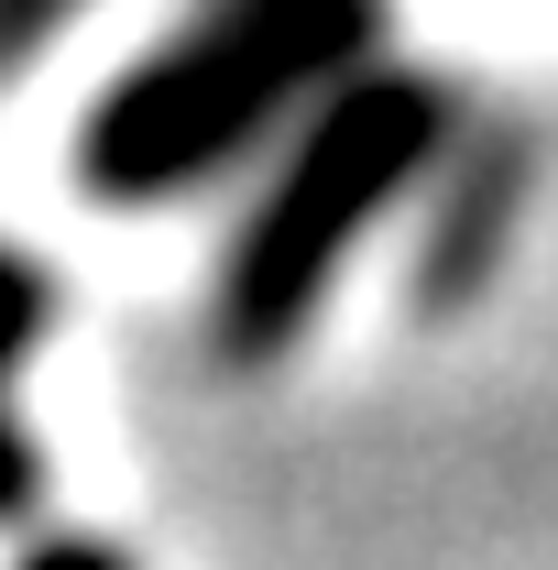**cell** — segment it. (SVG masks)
<instances>
[{"instance_id": "3957f363", "label": "cell", "mask_w": 558, "mask_h": 570, "mask_svg": "<svg viewBox=\"0 0 558 570\" xmlns=\"http://www.w3.org/2000/svg\"><path fill=\"white\" fill-rule=\"evenodd\" d=\"M526 209V154L504 132H460V154L438 165V187H427V253H417V296L427 307H460L471 285L492 275V253H504V230Z\"/></svg>"}, {"instance_id": "5b68a950", "label": "cell", "mask_w": 558, "mask_h": 570, "mask_svg": "<svg viewBox=\"0 0 558 570\" xmlns=\"http://www.w3.org/2000/svg\"><path fill=\"white\" fill-rule=\"evenodd\" d=\"M44 504V450H33V428L0 406V527H22Z\"/></svg>"}, {"instance_id": "8992f818", "label": "cell", "mask_w": 558, "mask_h": 570, "mask_svg": "<svg viewBox=\"0 0 558 570\" xmlns=\"http://www.w3.org/2000/svg\"><path fill=\"white\" fill-rule=\"evenodd\" d=\"M88 0H0V67H22V56H44L56 33H67Z\"/></svg>"}, {"instance_id": "52a82bcc", "label": "cell", "mask_w": 558, "mask_h": 570, "mask_svg": "<svg viewBox=\"0 0 558 570\" xmlns=\"http://www.w3.org/2000/svg\"><path fill=\"white\" fill-rule=\"evenodd\" d=\"M11 570H132V560H121L110 538H33Z\"/></svg>"}, {"instance_id": "6da1fadb", "label": "cell", "mask_w": 558, "mask_h": 570, "mask_svg": "<svg viewBox=\"0 0 558 570\" xmlns=\"http://www.w3.org/2000/svg\"><path fill=\"white\" fill-rule=\"evenodd\" d=\"M383 0H198L77 121V187L99 209H176L296 142L361 67H383Z\"/></svg>"}, {"instance_id": "277c9868", "label": "cell", "mask_w": 558, "mask_h": 570, "mask_svg": "<svg viewBox=\"0 0 558 570\" xmlns=\"http://www.w3.org/2000/svg\"><path fill=\"white\" fill-rule=\"evenodd\" d=\"M44 341H56V275L22 242H0V406H11V384L33 373Z\"/></svg>"}, {"instance_id": "7a4b0ae2", "label": "cell", "mask_w": 558, "mask_h": 570, "mask_svg": "<svg viewBox=\"0 0 558 570\" xmlns=\"http://www.w3.org/2000/svg\"><path fill=\"white\" fill-rule=\"evenodd\" d=\"M460 88L449 77L406 67H361L307 121L296 142H275V176L252 187V209L219 253V285H209V341L230 362H275L296 352V330L318 318V296L361 264V242L406 209L417 187H438V165L460 154Z\"/></svg>"}]
</instances>
